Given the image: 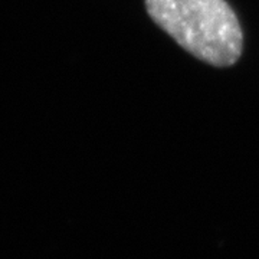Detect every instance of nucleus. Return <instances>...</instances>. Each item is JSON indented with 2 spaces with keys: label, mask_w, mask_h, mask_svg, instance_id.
I'll return each instance as SVG.
<instances>
[{
  "label": "nucleus",
  "mask_w": 259,
  "mask_h": 259,
  "mask_svg": "<svg viewBox=\"0 0 259 259\" xmlns=\"http://www.w3.org/2000/svg\"><path fill=\"white\" fill-rule=\"evenodd\" d=\"M150 18L187 52L213 66L241 56L242 29L225 0H146Z\"/></svg>",
  "instance_id": "1"
}]
</instances>
